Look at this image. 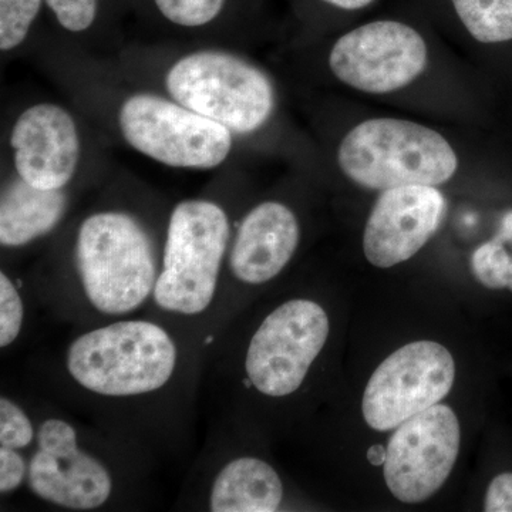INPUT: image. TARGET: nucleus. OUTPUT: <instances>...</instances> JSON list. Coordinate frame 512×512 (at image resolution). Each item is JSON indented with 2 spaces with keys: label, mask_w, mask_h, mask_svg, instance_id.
<instances>
[{
  "label": "nucleus",
  "mask_w": 512,
  "mask_h": 512,
  "mask_svg": "<svg viewBox=\"0 0 512 512\" xmlns=\"http://www.w3.org/2000/svg\"><path fill=\"white\" fill-rule=\"evenodd\" d=\"M74 264L87 301L111 316L143 306L153 296L161 266L150 231L124 210L96 211L80 222Z\"/></svg>",
  "instance_id": "obj_1"
},
{
  "label": "nucleus",
  "mask_w": 512,
  "mask_h": 512,
  "mask_svg": "<svg viewBox=\"0 0 512 512\" xmlns=\"http://www.w3.org/2000/svg\"><path fill=\"white\" fill-rule=\"evenodd\" d=\"M161 87L168 97L235 137L264 128L276 109L268 73L224 47H198L174 57L164 69Z\"/></svg>",
  "instance_id": "obj_2"
},
{
  "label": "nucleus",
  "mask_w": 512,
  "mask_h": 512,
  "mask_svg": "<svg viewBox=\"0 0 512 512\" xmlns=\"http://www.w3.org/2000/svg\"><path fill=\"white\" fill-rule=\"evenodd\" d=\"M177 360V346L167 330L147 320H123L74 339L66 367L89 392L133 397L163 389Z\"/></svg>",
  "instance_id": "obj_3"
},
{
  "label": "nucleus",
  "mask_w": 512,
  "mask_h": 512,
  "mask_svg": "<svg viewBox=\"0 0 512 512\" xmlns=\"http://www.w3.org/2000/svg\"><path fill=\"white\" fill-rule=\"evenodd\" d=\"M338 165L360 187L384 191L447 183L457 173L458 158L433 128L382 117L357 124L343 137Z\"/></svg>",
  "instance_id": "obj_4"
},
{
  "label": "nucleus",
  "mask_w": 512,
  "mask_h": 512,
  "mask_svg": "<svg viewBox=\"0 0 512 512\" xmlns=\"http://www.w3.org/2000/svg\"><path fill=\"white\" fill-rule=\"evenodd\" d=\"M231 222L218 202L190 198L168 218L160 274L153 299L158 308L195 316L210 308L231 244Z\"/></svg>",
  "instance_id": "obj_5"
},
{
  "label": "nucleus",
  "mask_w": 512,
  "mask_h": 512,
  "mask_svg": "<svg viewBox=\"0 0 512 512\" xmlns=\"http://www.w3.org/2000/svg\"><path fill=\"white\" fill-rule=\"evenodd\" d=\"M116 124L128 147L178 170H215L228 160L235 146V136L228 128L167 94L150 90L124 96L117 106Z\"/></svg>",
  "instance_id": "obj_6"
},
{
  "label": "nucleus",
  "mask_w": 512,
  "mask_h": 512,
  "mask_svg": "<svg viewBox=\"0 0 512 512\" xmlns=\"http://www.w3.org/2000/svg\"><path fill=\"white\" fill-rule=\"evenodd\" d=\"M329 318L319 303L293 299L266 316L249 342V383L269 397H285L302 386L325 348Z\"/></svg>",
  "instance_id": "obj_7"
},
{
  "label": "nucleus",
  "mask_w": 512,
  "mask_h": 512,
  "mask_svg": "<svg viewBox=\"0 0 512 512\" xmlns=\"http://www.w3.org/2000/svg\"><path fill=\"white\" fill-rule=\"evenodd\" d=\"M429 60L419 30L399 19H379L339 37L329 53L333 76L359 92L386 94L409 86Z\"/></svg>",
  "instance_id": "obj_8"
},
{
  "label": "nucleus",
  "mask_w": 512,
  "mask_h": 512,
  "mask_svg": "<svg viewBox=\"0 0 512 512\" xmlns=\"http://www.w3.org/2000/svg\"><path fill=\"white\" fill-rule=\"evenodd\" d=\"M456 377L453 356L430 340L410 343L392 353L367 383L362 412L373 430L396 429L439 404Z\"/></svg>",
  "instance_id": "obj_9"
},
{
  "label": "nucleus",
  "mask_w": 512,
  "mask_h": 512,
  "mask_svg": "<svg viewBox=\"0 0 512 512\" xmlns=\"http://www.w3.org/2000/svg\"><path fill=\"white\" fill-rule=\"evenodd\" d=\"M460 443L456 413L444 404L404 421L386 447L383 476L390 493L406 504L429 500L450 477Z\"/></svg>",
  "instance_id": "obj_10"
},
{
  "label": "nucleus",
  "mask_w": 512,
  "mask_h": 512,
  "mask_svg": "<svg viewBox=\"0 0 512 512\" xmlns=\"http://www.w3.org/2000/svg\"><path fill=\"white\" fill-rule=\"evenodd\" d=\"M37 451L29 463L32 493L46 503L73 511L103 507L113 493L110 471L79 447L76 429L47 419L37 430Z\"/></svg>",
  "instance_id": "obj_11"
},
{
  "label": "nucleus",
  "mask_w": 512,
  "mask_h": 512,
  "mask_svg": "<svg viewBox=\"0 0 512 512\" xmlns=\"http://www.w3.org/2000/svg\"><path fill=\"white\" fill-rule=\"evenodd\" d=\"M9 148L15 174L40 190H66L82 164L79 124L53 101L20 111L10 128Z\"/></svg>",
  "instance_id": "obj_12"
},
{
  "label": "nucleus",
  "mask_w": 512,
  "mask_h": 512,
  "mask_svg": "<svg viewBox=\"0 0 512 512\" xmlns=\"http://www.w3.org/2000/svg\"><path fill=\"white\" fill-rule=\"evenodd\" d=\"M447 211L443 192L431 185L389 188L377 198L363 235V252L377 268L409 261L434 237Z\"/></svg>",
  "instance_id": "obj_13"
},
{
  "label": "nucleus",
  "mask_w": 512,
  "mask_h": 512,
  "mask_svg": "<svg viewBox=\"0 0 512 512\" xmlns=\"http://www.w3.org/2000/svg\"><path fill=\"white\" fill-rule=\"evenodd\" d=\"M301 241L295 212L279 201L255 205L242 218L228 249V268L242 284L272 281L291 262Z\"/></svg>",
  "instance_id": "obj_14"
},
{
  "label": "nucleus",
  "mask_w": 512,
  "mask_h": 512,
  "mask_svg": "<svg viewBox=\"0 0 512 512\" xmlns=\"http://www.w3.org/2000/svg\"><path fill=\"white\" fill-rule=\"evenodd\" d=\"M67 210L66 190H40L13 174L0 195V245L16 249L33 244L55 231Z\"/></svg>",
  "instance_id": "obj_15"
},
{
  "label": "nucleus",
  "mask_w": 512,
  "mask_h": 512,
  "mask_svg": "<svg viewBox=\"0 0 512 512\" xmlns=\"http://www.w3.org/2000/svg\"><path fill=\"white\" fill-rule=\"evenodd\" d=\"M284 500L281 478L266 461L239 457L221 468L212 483V512H274Z\"/></svg>",
  "instance_id": "obj_16"
},
{
  "label": "nucleus",
  "mask_w": 512,
  "mask_h": 512,
  "mask_svg": "<svg viewBox=\"0 0 512 512\" xmlns=\"http://www.w3.org/2000/svg\"><path fill=\"white\" fill-rule=\"evenodd\" d=\"M468 35L484 45L512 40V0H446Z\"/></svg>",
  "instance_id": "obj_17"
},
{
  "label": "nucleus",
  "mask_w": 512,
  "mask_h": 512,
  "mask_svg": "<svg viewBox=\"0 0 512 512\" xmlns=\"http://www.w3.org/2000/svg\"><path fill=\"white\" fill-rule=\"evenodd\" d=\"M471 271L485 288L512 292V211L504 215L494 238L474 251Z\"/></svg>",
  "instance_id": "obj_18"
},
{
  "label": "nucleus",
  "mask_w": 512,
  "mask_h": 512,
  "mask_svg": "<svg viewBox=\"0 0 512 512\" xmlns=\"http://www.w3.org/2000/svg\"><path fill=\"white\" fill-rule=\"evenodd\" d=\"M46 0H0V50L3 55L20 49Z\"/></svg>",
  "instance_id": "obj_19"
},
{
  "label": "nucleus",
  "mask_w": 512,
  "mask_h": 512,
  "mask_svg": "<svg viewBox=\"0 0 512 512\" xmlns=\"http://www.w3.org/2000/svg\"><path fill=\"white\" fill-rule=\"evenodd\" d=\"M227 0H154V5L171 25L183 29L210 26L221 15Z\"/></svg>",
  "instance_id": "obj_20"
},
{
  "label": "nucleus",
  "mask_w": 512,
  "mask_h": 512,
  "mask_svg": "<svg viewBox=\"0 0 512 512\" xmlns=\"http://www.w3.org/2000/svg\"><path fill=\"white\" fill-rule=\"evenodd\" d=\"M25 319L22 296L5 272H0V348H8L19 338Z\"/></svg>",
  "instance_id": "obj_21"
},
{
  "label": "nucleus",
  "mask_w": 512,
  "mask_h": 512,
  "mask_svg": "<svg viewBox=\"0 0 512 512\" xmlns=\"http://www.w3.org/2000/svg\"><path fill=\"white\" fill-rule=\"evenodd\" d=\"M35 427L28 414L23 412L19 404L2 396L0 399V447L22 448L29 447L35 439Z\"/></svg>",
  "instance_id": "obj_22"
},
{
  "label": "nucleus",
  "mask_w": 512,
  "mask_h": 512,
  "mask_svg": "<svg viewBox=\"0 0 512 512\" xmlns=\"http://www.w3.org/2000/svg\"><path fill=\"white\" fill-rule=\"evenodd\" d=\"M60 28L70 35H83L97 19L99 0H46Z\"/></svg>",
  "instance_id": "obj_23"
},
{
  "label": "nucleus",
  "mask_w": 512,
  "mask_h": 512,
  "mask_svg": "<svg viewBox=\"0 0 512 512\" xmlns=\"http://www.w3.org/2000/svg\"><path fill=\"white\" fill-rule=\"evenodd\" d=\"M29 466L15 448L0 447V493L18 490L28 478Z\"/></svg>",
  "instance_id": "obj_24"
},
{
  "label": "nucleus",
  "mask_w": 512,
  "mask_h": 512,
  "mask_svg": "<svg viewBox=\"0 0 512 512\" xmlns=\"http://www.w3.org/2000/svg\"><path fill=\"white\" fill-rule=\"evenodd\" d=\"M484 510L487 512H512V473H503L488 485Z\"/></svg>",
  "instance_id": "obj_25"
},
{
  "label": "nucleus",
  "mask_w": 512,
  "mask_h": 512,
  "mask_svg": "<svg viewBox=\"0 0 512 512\" xmlns=\"http://www.w3.org/2000/svg\"><path fill=\"white\" fill-rule=\"evenodd\" d=\"M316 2L333 12L350 15V13L363 12V10L372 8L377 0H316Z\"/></svg>",
  "instance_id": "obj_26"
},
{
  "label": "nucleus",
  "mask_w": 512,
  "mask_h": 512,
  "mask_svg": "<svg viewBox=\"0 0 512 512\" xmlns=\"http://www.w3.org/2000/svg\"><path fill=\"white\" fill-rule=\"evenodd\" d=\"M367 457H369L370 463L376 464V466H379V464L384 463V458H386V450L382 446H375L370 448L369 454H367Z\"/></svg>",
  "instance_id": "obj_27"
}]
</instances>
